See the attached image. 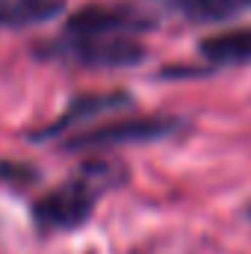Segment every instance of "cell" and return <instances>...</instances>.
<instances>
[{"label":"cell","instance_id":"30bf717a","mask_svg":"<svg viewBox=\"0 0 251 254\" xmlns=\"http://www.w3.org/2000/svg\"><path fill=\"white\" fill-rule=\"evenodd\" d=\"M213 68L207 65V68H192V65H169V68H163L160 71V77L163 80H184V77H201V74H210Z\"/></svg>","mask_w":251,"mask_h":254},{"label":"cell","instance_id":"7c38bea8","mask_svg":"<svg viewBox=\"0 0 251 254\" xmlns=\"http://www.w3.org/2000/svg\"><path fill=\"white\" fill-rule=\"evenodd\" d=\"M243 3H249V6H251V0H243Z\"/></svg>","mask_w":251,"mask_h":254},{"label":"cell","instance_id":"9c48e42d","mask_svg":"<svg viewBox=\"0 0 251 254\" xmlns=\"http://www.w3.org/2000/svg\"><path fill=\"white\" fill-rule=\"evenodd\" d=\"M39 178V172L27 163H6L0 160V181H9V184H33Z\"/></svg>","mask_w":251,"mask_h":254},{"label":"cell","instance_id":"8fae6325","mask_svg":"<svg viewBox=\"0 0 251 254\" xmlns=\"http://www.w3.org/2000/svg\"><path fill=\"white\" fill-rule=\"evenodd\" d=\"M249 219H251V204H249Z\"/></svg>","mask_w":251,"mask_h":254},{"label":"cell","instance_id":"52a82bcc","mask_svg":"<svg viewBox=\"0 0 251 254\" xmlns=\"http://www.w3.org/2000/svg\"><path fill=\"white\" fill-rule=\"evenodd\" d=\"M65 9V0H0V27H36L57 18Z\"/></svg>","mask_w":251,"mask_h":254},{"label":"cell","instance_id":"ba28073f","mask_svg":"<svg viewBox=\"0 0 251 254\" xmlns=\"http://www.w3.org/2000/svg\"><path fill=\"white\" fill-rule=\"evenodd\" d=\"M172 12H178L189 24H225L243 12V0H169Z\"/></svg>","mask_w":251,"mask_h":254},{"label":"cell","instance_id":"5b68a950","mask_svg":"<svg viewBox=\"0 0 251 254\" xmlns=\"http://www.w3.org/2000/svg\"><path fill=\"white\" fill-rule=\"evenodd\" d=\"M133 107V95L125 89H113V92H86V95H77L60 119H54L48 127L36 130L33 133V142H48V139H60L63 133H68L71 127L83 125L95 116H107V113H116V110H125Z\"/></svg>","mask_w":251,"mask_h":254},{"label":"cell","instance_id":"8992f818","mask_svg":"<svg viewBox=\"0 0 251 254\" xmlns=\"http://www.w3.org/2000/svg\"><path fill=\"white\" fill-rule=\"evenodd\" d=\"M198 54L210 68L225 65H251V27H234L225 33L204 36L198 42Z\"/></svg>","mask_w":251,"mask_h":254},{"label":"cell","instance_id":"6da1fadb","mask_svg":"<svg viewBox=\"0 0 251 254\" xmlns=\"http://www.w3.org/2000/svg\"><path fill=\"white\" fill-rule=\"evenodd\" d=\"M127 181V169L119 160H86L71 181H65L60 190L48 192L45 198L36 201L33 216L42 228L51 231H71L80 228L92 210L95 201L104 192L116 190Z\"/></svg>","mask_w":251,"mask_h":254},{"label":"cell","instance_id":"3957f363","mask_svg":"<svg viewBox=\"0 0 251 254\" xmlns=\"http://www.w3.org/2000/svg\"><path fill=\"white\" fill-rule=\"evenodd\" d=\"M192 127L184 116H142V119H119L110 125L80 130L63 142L65 151H104L119 145H148L160 139H172Z\"/></svg>","mask_w":251,"mask_h":254},{"label":"cell","instance_id":"7a4b0ae2","mask_svg":"<svg viewBox=\"0 0 251 254\" xmlns=\"http://www.w3.org/2000/svg\"><path fill=\"white\" fill-rule=\"evenodd\" d=\"M39 57L80 68H133L148 60V51L133 36H101V39L60 36L54 42H45L39 48Z\"/></svg>","mask_w":251,"mask_h":254},{"label":"cell","instance_id":"277c9868","mask_svg":"<svg viewBox=\"0 0 251 254\" xmlns=\"http://www.w3.org/2000/svg\"><path fill=\"white\" fill-rule=\"evenodd\" d=\"M157 15L133 6V3H89L77 9L65 21V33L71 39H101V36H139L157 30Z\"/></svg>","mask_w":251,"mask_h":254}]
</instances>
